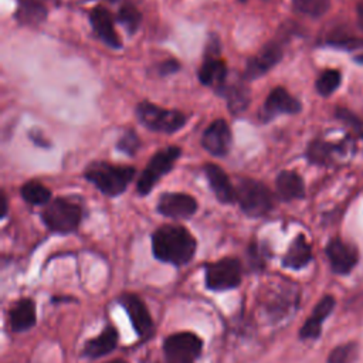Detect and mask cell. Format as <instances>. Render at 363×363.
Instances as JSON below:
<instances>
[{
  "instance_id": "obj_1",
  "label": "cell",
  "mask_w": 363,
  "mask_h": 363,
  "mask_svg": "<svg viewBox=\"0 0 363 363\" xmlns=\"http://www.w3.org/2000/svg\"><path fill=\"white\" fill-rule=\"evenodd\" d=\"M197 242L180 224H164L152 234V251L156 259L172 265H184L196 254Z\"/></svg>"
},
{
  "instance_id": "obj_2",
  "label": "cell",
  "mask_w": 363,
  "mask_h": 363,
  "mask_svg": "<svg viewBox=\"0 0 363 363\" xmlns=\"http://www.w3.org/2000/svg\"><path fill=\"white\" fill-rule=\"evenodd\" d=\"M135 174L136 169L133 166H119L104 160L91 162L84 170L85 180L108 197H118L125 193Z\"/></svg>"
},
{
  "instance_id": "obj_3",
  "label": "cell",
  "mask_w": 363,
  "mask_h": 363,
  "mask_svg": "<svg viewBox=\"0 0 363 363\" xmlns=\"http://www.w3.org/2000/svg\"><path fill=\"white\" fill-rule=\"evenodd\" d=\"M40 216L50 231L69 234L79 227L84 210L78 201L69 197H57L43 208Z\"/></svg>"
},
{
  "instance_id": "obj_4",
  "label": "cell",
  "mask_w": 363,
  "mask_h": 363,
  "mask_svg": "<svg viewBox=\"0 0 363 363\" xmlns=\"http://www.w3.org/2000/svg\"><path fill=\"white\" fill-rule=\"evenodd\" d=\"M135 115L146 129L167 135L176 133L187 123V116L182 111L166 109L146 99L135 106Z\"/></svg>"
},
{
  "instance_id": "obj_5",
  "label": "cell",
  "mask_w": 363,
  "mask_h": 363,
  "mask_svg": "<svg viewBox=\"0 0 363 363\" xmlns=\"http://www.w3.org/2000/svg\"><path fill=\"white\" fill-rule=\"evenodd\" d=\"M235 189L237 203L245 216L252 218L264 217L272 210L274 194L264 182L251 177H241Z\"/></svg>"
},
{
  "instance_id": "obj_6",
  "label": "cell",
  "mask_w": 363,
  "mask_h": 363,
  "mask_svg": "<svg viewBox=\"0 0 363 363\" xmlns=\"http://www.w3.org/2000/svg\"><path fill=\"white\" fill-rule=\"evenodd\" d=\"M201 85L211 88L217 95L228 81V67L221 58V45L217 35H211L204 47L203 62L197 71Z\"/></svg>"
},
{
  "instance_id": "obj_7",
  "label": "cell",
  "mask_w": 363,
  "mask_h": 363,
  "mask_svg": "<svg viewBox=\"0 0 363 363\" xmlns=\"http://www.w3.org/2000/svg\"><path fill=\"white\" fill-rule=\"evenodd\" d=\"M182 156V149L176 145L166 146L155 152V155L149 159L145 169L138 177L136 191L139 196H147L156 183L166 176L173 167L177 159Z\"/></svg>"
},
{
  "instance_id": "obj_8",
  "label": "cell",
  "mask_w": 363,
  "mask_h": 363,
  "mask_svg": "<svg viewBox=\"0 0 363 363\" xmlns=\"http://www.w3.org/2000/svg\"><path fill=\"white\" fill-rule=\"evenodd\" d=\"M242 268L237 258L225 257L204 267V282L211 291H227L237 288L241 282Z\"/></svg>"
},
{
  "instance_id": "obj_9",
  "label": "cell",
  "mask_w": 363,
  "mask_h": 363,
  "mask_svg": "<svg viewBox=\"0 0 363 363\" xmlns=\"http://www.w3.org/2000/svg\"><path fill=\"white\" fill-rule=\"evenodd\" d=\"M284 34L281 37L271 38L261 50L247 60L242 78L248 81L258 79L268 74L275 65H278L284 57Z\"/></svg>"
},
{
  "instance_id": "obj_10",
  "label": "cell",
  "mask_w": 363,
  "mask_h": 363,
  "mask_svg": "<svg viewBox=\"0 0 363 363\" xmlns=\"http://www.w3.org/2000/svg\"><path fill=\"white\" fill-rule=\"evenodd\" d=\"M302 111V104L298 98L291 95L286 88L275 86L269 91L262 106L258 111L261 123H268L279 115H295Z\"/></svg>"
},
{
  "instance_id": "obj_11",
  "label": "cell",
  "mask_w": 363,
  "mask_h": 363,
  "mask_svg": "<svg viewBox=\"0 0 363 363\" xmlns=\"http://www.w3.org/2000/svg\"><path fill=\"white\" fill-rule=\"evenodd\" d=\"M203 340L191 332H179L167 336L163 350L167 360L193 363L201 353Z\"/></svg>"
},
{
  "instance_id": "obj_12",
  "label": "cell",
  "mask_w": 363,
  "mask_h": 363,
  "mask_svg": "<svg viewBox=\"0 0 363 363\" xmlns=\"http://www.w3.org/2000/svg\"><path fill=\"white\" fill-rule=\"evenodd\" d=\"M197 208V200L193 196L182 191H166L160 194L156 206L157 213L174 220L190 218L196 214Z\"/></svg>"
},
{
  "instance_id": "obj_13",
  "label": "cell",
  "mask_w": 363,
  "mask_h": 363,
  "mask_svg": "<svg viewBox=\"0 0 363 363\" xmlns=\"http://www.w3.org/2000/svg\"><path fill=\"white\" fill-rule=\"evenodd\" d=\"M233 145L231 128L225 119H214L201 135V146L210 155L217 157H224L230 153Z\"/></svg>"
},
{
  "instance_id": "obj_14",
  "label": "cell",
  "mask_w": 363,
  "mask_h": 363,
  "mask_svg": "<svg viewBox=\"0 0 363 363\" xmlns=\"http://www.w3.org/2000/svg\"><path fill=\"white\" fill-rule=\"evenodd\" d=\"M88 20L99 41L112 50H121L123 47L122 40L115 30L113 16L105 6H95L88 14Z\"/></svg>"
},
{
  "instance_id": "obj_15",
  "label": "cell",
  "mask_w": 363,
  "mask_h": 363,
  "mask_svg": "<svg viewBox=\"0 0 363 363\" xmlns=\"http://www.w3.org/2000/svg\"><path fill=\"white\" fill-rule=\"evenodd\" d=\"M119 302L126 311L136 335L139 337H149L153 332V320L145 302L135 294H123Z\"/></svg>"
},
{
  "instance_id": "obj_16",
  "label": "cell",
  "mask_w": 363,
  "mask_h": 363,
  "mask_svg": "<svg viewBox=\"0 0 363 363\" xmlns=\"http://www.w3.org/2000/svg\"><path fill=\"white\" fill-rule=\"evenodd\" d=\"M330 268L335 274H349L359 259L357 248L340 238H332L325 248Z\"/></svg>"
},
{
  "instance_id": "obj_17",
  "label": "cell",
  "mask_w": 363,
  "mask_h": 363,
  "mask_svg": "<svg viewBox=\"0 0 363 363\" xmlns=\"http://www.w3.org/2000/svg\"><path fill=\"white\" fill-rule=\"evenodd\" d=\"M208 186L216 199L223 204H233L237 201V189L231 183L228 174L216 163H206L203 167Z\"/></svg>"
},
{
  "instance_id": "obj_18",
  "label": "cell",
  "mask_w": 363,
  "mask_h": 363,
  "mask_svg": "<svg viewBox=\"0 0 363 363\" xmlns=\"http://www.w3.org/2000/svg\"><path fill=\"white\" fill-rule=\"evenodd\" d=\"M245 82L247 81L242 78V75L238 79L227 81L225 86L218 95L225 99L227 108L231 112V115L244 113L251 104V89Z\"/></svg>"
},
{
  "instance_id": "obj_19",
  "label": "cell",
  "mask_w": 363,
  "mask_h": 363,
  "mask_svg": "<svg viewBox=\"0 0 363 363\" xmlns=\"http://www.w3.org/2000/svg\"><path fill=\"white\" fill-rule=\"evenodd\" d=\"M335 308V298L332 295H325L313 308L311 316L305 320V323L299 329V337L306 339H316L322 332L323 320L330 315Z\"/></svg>"
},
{
  "instance_id": "obj_20",
  "label": "cell",
  "mask_w": 363,
  "mask_h": 363,
  "mask_svg": "<svg viewBox=\"0 0 363 363\" xmlns=\"http://www.w3.org/2000/svg\"><path fill=\"white\" fill-rule=\"evenodd\" d=\"M48 9L44 0H17L14 18L20 26L37 27L47 20Z\"/></svg>"
},
{
  "instance_id": "obj_21",
  "label": "cell",
  "mask_w": 363,
  "mask_h": 363,
  "mask_svg": "<svg viewBox=\"0 0 363 363\" xmlns=\"http://www.w3.org/2000/svg\"><path fill=\"white\" fill-rule=\"evenodd\" d=\"M277 194L284 201L299 200L305 197V183L302 176L295 170H282L275 179Z\"/></svg>"
},
{
  "instance_id": "obj_22",
  "label": "cell",
  "mask_w": 363,
  "mask_h": 363,
  "mask_svg": "<svg viewBox=\"0 0 363 363\" xmlns=\"http://www.w3.org/2000/svg\"><path fill=\"white\" fill-rule=\"evenodd\" d=\"M10 328L14 332L28 330L35 325V305L30 298L18 299L9 311Z\"/></svg>"
},
{
  "instance_id": "obj_23",
  "label": "cell",
  "mask_w": 363,
  "mask_h": 363,
  "mask_svg": "<svg viewBox=\"0 0 363 363\" xmlns=\"http://www.w3.org/2000/svg\"><path fill=\"white\" fill-rule=\"evenodd\" d=\"M118 339H119L118 330L113 326H106L105 330L101 332L96 337H92L85 342L82 353L84 356L91 359L105 356L116 347Z\"/></svg>"
},
{
  "instance_id": "obj_24",
  "label": "cell",
  "mask_w": 363,
  "mask_h": 363,
  "mask_svg": "<svg viewBox=\"0 0 363 363\" xmlns=\"http://www.w3.org/2000/svg\"><path fill=\"white\" fill-rule=\"evenodd\" d=\"M311 259H312V248L306 241L305 235L298 234L289 244L282 258V265L291 269H301L306 267Z\"/></svg>"
},
{
  "instance_id": "obj_25",
  "label": "cell",
  "mask_w": 363,
  "mask_h": 363,
  "mask_svg": "<svg viewBox=\"0 0 363 363\" xmlns=\"http://www.w3.org/2000/svg\"><path fill=\"white\" fill-rule=\"evenodd\" d=\"M21 199L33 206H47L52 199L51 190L38 180H27L20 187Z\"/></svg>"
},
{
  "instance_id": "obj_26",
  "label": "cell",
  "mask_w": 363,
  "mask_h": 363,
  "mask_svg": "<svg viewBox=\"0 0 363 363\" xmlns=\"http://www.w3.org/2000/svg\"><path fill=\"white\" fill-rule=\"evenodd\" d=\"M116 21L125 28L129 35H133L142 24V13L132 1H125L119 6L116 13Z\"/></svg>"
},
{
  "instance_id": "obj_27",
  "label": "cell",
  "mask_w": 363,
  "mask_h": 363,
  "mask_svg": "<svg viewBox=\"0 0 363 363\" xmlns=\"http://www.w3.org/2000/svg\"><path fill=\"white\" fill-rule=\"evenodd\" d=\"M336 150H337L336 145L322 139H315L309 143L306 149V159L309 160V163H313V164H328L332 160L333 153Z\"/></svg>"
},
{
  "instance_id": "obj_28",
  "label": "cell",
  "mask_w": 363,
  "mask_h": 363,
  "mask_svg": "<svg viewBox=\"0 0 363 363\" xmlns=\"http://www.w3.org/2000/svg\"><path fill=\"white\" fill-rule=\"evenodd\" d=\"M340 81H342V75L337 69H325L318 77L315 82V88L319 95L329 96L339 88Z\"/></svg>"
},
{
  "instance_id": "obj_29",
  "label": "cell",
  "mask_w": 363,
  "mask_h": 363,
  "mask_svg": "<svg viewBox=\"0 0 363 363\" xmlns=\"http://www.w3.org/2000/svg\"><path fill=\"white\" fill-rule=\"evenodd\" d=\"M292 7L301 14L320 17L329 10L330 0H292Z\"/></svg>"
},
{
  "instance_id": "obj_30",
  "label": "cell",
  "mask_w": 363,
  "mask_h": 363,
  "mask_svg": "<svg viewBox=\"0 0 363 363\" xmlns=\"http://www.w3.org/2000/svg\"><path fill=\"white\" fill-rule=\"evenodd\" d=\"M140 145L142 143H140L139 135L133 129H128L118 139V142L115 145V149L122 152L123 155H128V156L133 157V156L138 155V152L140 149Z\"/></svg>"
},
{
  "instance_id": "obj_31",
  "label": "cell",
  "mask_w": 363,
  "mask_h": 363,
  "mask_svg": "<svg viewBox=\"0 0 363 363\" xmlns=\"http://www.w3.org/2000/svg\"><path fill=\"white\" fill-rule=\"evenodd\" d=\"M356 356L357 345L354 342H349L335 347L328 356V363H353Z\"/></svg>"
},
{
  "instance_id": "obj_32",
  "label": "cell",
  "mask_w": 363,
  "mask_h": 363,
  "mask_svg": "<svg viewBox=\"0 0 363 363\" xmlns=\"http://www.w3.org/2000/svg\"><path fill=\"white\" fill-rule=\"evenodd\" d=\"M182 69V64L176 58H167L156 65V74L159 77H169Z\"/></svg>"
},
{
  "instance_id": "obj_33",
  "label": "cell",
  "mask_w": 363,
  "mask_h": 363,
  "mask_svg": "<svg viewBox=\"0 0 363 363\" xmlns=\"http://www.w3.org/2000/svg\"><path fill=\"white\" fill-rule=\"evenodd\" d=\"M248 259L251 262L252 267H264L265 264V258H264V251L259 248V245H257L255 242H252L248 247Z\"/></svg>"
},
{
  "instance_id": "obj_34",
  "label": "cell",
  "mask_w": 363,
  "mask_h": 363,
  "mask_svg": "<svg viewBox=\"0 0 363 363\" xmlns=\"http://www.w3.org/2000/svg\"><path fill=\"white\" fill-rule=\"evenodd\" d=\"M28 138H30V139H31V142H33V143H35L37 146H41V147H50V143H47L45 138L43 136V133H41L40 130H34V129H31V130L28 132Z\"/></svg>"
},
{
  "instance_id": "obj_35",
  "label": "cell",
  "mask_w": 363,
  "mask_h": 363,
  "mask_svg": "<svg viewBox=\"0 0 363 363\" xmlns=\"http://www.w3.org/2000/svg\"><path fill=\"white\" fill-rule=\"evenodd\" d=\"M7 196L4 191H1V218L7 216Z\"/></svg>"
},
{
  "instance_id": "obj_36",
  "label": "cell",
  "mask_w": 363,
  "mask_h": 363,
  "mask_svg": "<svg viewBox=\"0 0 363 363\" xmlns=\"http://www.w3.org/2000/svg\"><path fill=\"white\" fill-rule=\"evenodd\" d=\"M356 11H357V21H359V26L360 28L363 30V1H360L356 7Z\"/></svg>"
},
{
  "instance_id": "obj_37",
  "label": "cell",
  "mask_w": 363,
  "mask_h": 363,
  "mask_svg": "<svg viewBox=\"0 0 363 363\" xmlns=\"http://www.w3.org/2000/svg\"><path fill=\"white\" fill-rule=\"evenodd\" d=\"M106 363H128V362L123 360V359H113V360H109V362H106Z\"/></svg>"
},
{
  "instance_id": "obj_38",
  "label": "cell",
  "mask_w": 363,
  "mask_h": 363,
  "mask_svg": "<svg viewBox=\"0 0 363 363\" xmlns=\"http://www.w3.org/2000/svg\"><path fill=\"white\" fill-rule=\"evenodd\" d=\"M164 363H183V362H173V360H167V359H166Z\"/></svg>"
},
{
  "instance_id": "obj_39",
  "label": "cell",
  "mask_w": 363,
  "mask_h": 363,
  "mask_svg": "<svg viewBox=\"0 0 363 363\" xmlns=\"http://www.w3.org/2000/svg\"><path fill=\"white\" fill-rule=\"evenodd\" d=\"M356 60H357V61H362V62H363V55H362V57H357Z\"/></svg>"
},
{
  "instance_id": "obj_40",
  "label": "cell",
  "mask_w": 363,
  "mask_h": 363,
  "mask_svg": "<svg viewBox=\"0 0 363 363\" xmlns=\"http://www.w3.org/2000/svg\"><path fill=\"white\" fill-rule=\"evenodd\" d=\"M106 1H111V3H115V1H119V0H106Z\"/></svg>"
},
{
  "instance_id": "obj_41",
  "label": "cell",
  "mask_w": 363,
  "mask_h": 363,
  "mask_svg": "<svg viewBox=\"0 0 363 363\" xmlns=\"http://www.w3.org/2000/svg\"><path fill=\"white\" fill-rule=\"evenodd\" d=\"M238 1H240V3H245L247 0H238Z\"/></svg>"
}]
</instances>
